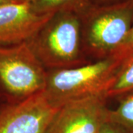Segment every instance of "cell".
<instances>
[{
	"mask_svg": "<svg viewBox=\"0 0 133 133\" xmlns=\"http://www.w3.org/2000/svg\"><path fill=\"white\" fill-rule=\"evenodd\" d=\"M28 42L48 71L92 62L84 50L81 18L76 11L62 10L54 14Z\"/></svg>",
	"mask_w": 133,
	"mask_h": 133,
	"instance_id": "obj_1",
	"label": "cell"
},
{
	"mask_svg": "<svg viewBox=\"0 0 133 133\" xmlns=\"http://www.w3.org/2000/svg\"><path fill=\"white\" fill-rule=\"evenodd\" d=\"M127 52L121 51L81 66L48 70L44 92L49 101L57 107L72 101L106 95Z\"/></svg>",
	"mask_w": 133,
	"mask_h": 133,
	"instance_id": "obj_2",
	"label": "cell"
},
{
	"mask_svg": "<svg viewBox=\"0 0 133 133\" xmlns=\"http://www.w3.org/2000/svg\"><path fill=\"white\" fill-rule=\"evenodd\" d=\"M79 14L83 47L90 61L121 51L133 24V0L104 6L90 5Z\"/></svg>",
	"mask_w": 133,
	"mask_h": 133,
	"instance_id": "obj_3",
	"label": "cell"
},
{
	"mask_svg": "<svg viewBox=\"0 0 133 133\" xmlns=\"http://www.w3.org/2000/svg\"><path fill=\"white\" fill-rule=\"evenodd\" d=\"M48 70L28 42L0 45V100L16 103L44 92Z\"/></svg>",
	"mask_w": 133,
	"mask_h": 133,
	"instance_id": "obj_4",
	"label": "cell"
},
{
	"mask_svg": "<svg viewBox=\"0 0 133 133\" xmlns=\"http://www.w3.org/2000/svg\"><path fill=\"white\" fill-rule=\"evenodd\" d=\"M60 107L44 92L16 103L0 106V133H48Z\"/></svg>",
	"mask_w": 133,
	"mask_h": 133,
	"instance_id": "obj_5",
	"label": "cell"
},
{
	"mask_svg": "<svg viewBox=\"0 0 133 133\" xmlns=\"http://www.w3.org/2000/svg\"><path fill=\"white\" fill-rule=\"evenodd\" d=\"M106 95L72 101L62 106L48 133H101L107 122L109 109Z\"/></svg>",
	"mask_w": 133,
	"mask_h": 133,
	"instance_id": "obj_6",
	"label": "cell"
},
{
	"mask_svg": "<svg viewBox=\"0 0 133 133\" xmlns=\"http://www.w3.org/2000/svg\"><path fill=\"white\" fill-rule=\"evenodd\" d=\"M53 14L43 15L33 9L28 0L0 6V45L28 42Z\"/></svg>",
	"mask_w": 133,
	"mask_h": 133,
	"instance_id": "obj_7",
	"label": "cell"
},
{
	"mask_svg": "<svg viewBox=\"0 0 133 133\" xmlns=\"http://www.w3.org/2000/svg\"><path fill=\"white\" fill-rule=\"evenodd\" d=\"M116 108L109 109L107 121L123 133H133V90L118 96Z\"/></svg>",
	"mask_w": 133,
	"mask_h": 133,
	"instance_id": "obj_8",
	"label": "cell"
},
{
	"mask_svg": "<svg viewBox=\"0 0 133 133\" xmlns=\"http://www.w3.org/2000/svg\"><path fill=\"white\" fill-rule=\"evenodd\" d=\"M131 90H133V50L127 52L121 62L106 95L108 99L117 98Z\"/></svg>",
	"mask_w": 133,
	"mask_h": 133,
	"instance_id": "obj_9",
	"label": "cell"
},
{
	"mask_svg": "<svg viewBox=\"0 0 133 133\" xmlns=\"http://www.w3.org/2000/svg\"><path fill=\"white\" fill-rule=\"evenodd\" d=\"M33 9L39 14H54L62 10L81 13L90 3L88 0H28Z\"/></svg>",
	"mask_w": 133,
	"mask_h": 133,
	"instance_id": "obj_10",
	"label": "cell"
},
{
	"mask_svg": "<svg viewBox=\"0 0 133 133\" xmlns=\"http://www.w3.org/2000/svg\"><path fill=\"white\" fill-rule=\"evenodd\" d=\"M133 50V24L129 31L128 35L124 43L121 51L129 52Z\"/></svg>",
	"mask_w": 133,
	"mask_h": 133,
	"instance_id": "obj_11",
	"label": "cell"
},
{
	"mask_svg": "<svg viewBox=\"0 0 133 133\" xmlns=\"http://www.w3.org/2000/svg\"><path fill=\"white\" fill-rule=\"evenodd\" d=\"M90 5L94 6H104V5H114L120 2H123L127 0H88Z\"/></svg>",
	"mask_w": 133,
	"mask_h": 133,
	"instance_id": "obj_12",
	"label": "cell"
},
{
	"mask_svg": "<svg viewBox=\"0 0 133 133\" xmlns=\"http://www.w3.org/2000/svg\"><path fill=\"white\" fill-rule=\"evenodd\" d=\"M101 133H123L118 127H116L115 125L112 124L107 122L106 124L103 126L101 129Z\"/></svg>",
	"mask_w": 133,
	"mask_h": 133,
	"instance_id": "obj_13",
	"label": "cell"
},
{
	"mask_svg": "<svg viewBox=\"0 0 133 133\" xmlns=\"http://www.w3.org/2000/svg\"><path fill=\"white\" fill-rule=\"evenodd\" d=\"M18 1H22V0H0V6L8 4V3H10V2H18Z\"/></svg>",
	"mask_w": 133,
	"mask_h": 133,
	"instance_id": "obj_14",
	"label": "cell"
}]
</instances>
